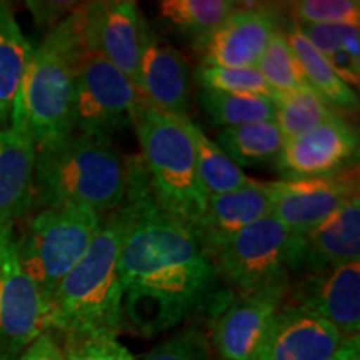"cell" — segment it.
Segmentation results:
<instances>
[{
    "label": "cell",
    "instance_id": "obj_1",
    "mask_svg": "<svg viewBox=\"0 0 360 360\" xmlns=\"http://www.w3.org/2000/svg\"><path fill=\"white\" fill-rule=\"evenodd\" d=\"M129 225L120 250L122 317L139 334L159 335L212 297L217 274L192 232L159 209L141 159L129 160Z\"/></svg>",
    "mask_w": 360,
    "mask_h": 360
},
{
    "label": "cell",
    "instance_id": "obj_2",
    "mask_svg": "<svg viewBox=\"0 0 360 360\" xmlns=\"http://www.w3.org/2000/svg\"><path fill=\"white\" fill-rule=\"evenodd\" d=\"M87 13L89 2L79 4L34 47L8 125L25 134L35 147L72 132L75 69L80 57L92 51Z\"/></svg>",
    "mask_w": 360,
    "mask_h": 360
},
{
    "label": "cell",
    "instance_id": "obj_3",
    "mask_svg": "<svg viewBox=\"0 0 360 360\" xmlns=\"http://www.w3.org/2000/svg\"><path fill=\"white\" fill-rule=\"evenodd\" d=\"M127 225L129 209L122 200L105 215L82 259L58 283L51 302L49 332L119 334L124 322L119 260Z\"/></svg>",
    "mask_w": 360,
    "mask_h": 360
},
{
    "label": "cell",
    "instance_id": "obj_4",
    "mask_svg": "<svg viewBox=\"0 0 360 360\" xmlns=\"http://www.w3.org/2000/svg\"><path fill=\"white\" fill-rule=\"evenodd\" d=\"M129 160L112 139L70 132L35 147L34 199L44 209L82 205L109 214L127 191Z\"/></svg>",
    "mask_w": 360,
    "mask_h": 360
},
{
    "label": "cell",
    "instance_id": "obj_5",
    "mask_svg": "<svg viewBox=\"0 0 360 360\" xmlns=\"http://www.w3.org/2000/svg\"><path fill=\"white\" fill-rule=\"evenodd\" d=\"M188 117H174L143 101L135 117L142 167L160 210L192 231L204 215L209 193L197 174Z\"/></svg>",
    "mask_w": 360,
    "mask_h": 360
},
{
    "label": "cell",
    "instance_id": "obj_6",
    "mask_svg": "<svg viewBox=\"0 0 360 360\" xmlns=\"http://www.w3.org/2000/svg\"><path fill=\"white\" fill-rule=\"evenodd\" d=\"M105 215L82 205L47 207L17 238L22 267L49 307L58 283L82 259Z\"/></svg>",
    "mask_w": 360,
    "mask_h": 360
},
{
    "label": "cell",
    "instance_id": "obj_7",
    "mask_svg": "<svg viewBox=\"0 0 360 360\" xmlns=\"http://www.w3.org/2000/svg\"><path fill=\"white\" fill-rule=\"evenodd\" d=\"M294 236L272 214L242 229L209 255L236 295L289 283Z\"/></svg>",
    "mask_w": 360,
    "mask_h": 360
},
{
    "label": "cell",
    "instance_id": "obj_8",
    "mask_svg": "<svg viewBox=\"0 0 360 360\" xmlns=\"http://www.w3.org/2000/svg\"><path fill=\"white\" fill-rule=\"evenodd\" d=\"M143 98L132 82L96 51H87L75 69L72 132L112 139L134 127Z\"/></svg>",
    "mask_w": 360,
    "mask_h": 360
},
{
    "label": "cell",
    "instance_id": "obj_9",
    "mask_svg": "<svg viewBox=\"0 0 360 360\" xmlns=\"http://www.w3.org/2000/svg\"><path fill=\"white\" fill-rule=\"evenodd\" d=\"M47 300L25 274L13 224L0 225V344L20 354L49 332Z\"/></svg>",
    "mask_w": 360,
    "mask_h": 360
},
{
    "label": "cell",
    "instance_id": "obj_10",
    "mask_svg": "<svg viewBox=\"0 0 360 360\" xmlns=\"http://www.w3.org/2000/svg\"><path fill=\"white\" fill-rule=\"evenodd\" d=\"M265 187L270 214L295 237L305 236L359 195V182L352 172L317 179H282L267 182Z\"/></svg>",
    "mask_w": 360,
    "mask_h": 360
},
{
    "label": "cell",
    "instance_id": "obj_11",
    "mask_svg": "<svg viewBox=\"0 0 360 360\" xmlns=\"http://www.w3.org/2000/svg\"><path fill=\"white\" fill-rule=\"evenodd\" d=\"M147 27L137 4L132 0L89 2L87 37L90 47L122 72L139 96Z\"/></svg>",
    "mask_w": 360,
    "mask_h": 360
},
{
    "label": "cell",
    "instance_id": "obj_12",
    "mask_svg": "<svg viewBox=\"0 0 360 360\" xmlns=\"http://www.w3.org/2000/svg\"><path fill=\"white\" fill-rule=\"evenodd\" d=\"M359 155V135L344 117L337 115L283 143L277 172L283 179H317L344 172Z\"/></svg>",
    "mask_w": 360,
    "mask_h": 360
},
{
    "label": "cell",
    "instance_id": "obj_13",
    "mask_svg": "<svg viewBox=\"0 0 360 360\" xmlns=\"http://www.w3.org/2000/svg\"><path fill=\"white\" fill-rule=\"evenodd\" d=\"M278 30V20L270 8L237 2V8L214 32L193 40L200 65L257 67L260 57Z\"/></svg>",
    "mask_w": 360,
    "mask_h": 360
},
{
    "label": "cell",
    "instance_id": "obj_14",
    "mask_svg": "<svg viewBox=\"0 0 360 360\" xmlns=\"http://www.w3.org/2000/svg\"><path fill=\"white\" fill-rule=\"evenodd\" d=\"M287 292L289 283H281L254 294L233 295L212 326V345L219 357L254 360Z\"/></svg>",
    "mask_w": 360,
    "mask_h": 360
},
{
    "label": "cell",
    "instance_id": "obj_15",
    "mask_svg": "<svg viewBox=\"0 0 360 360\" xmlns=\"http://www.w3.org/2000/svg\"><path fill=\"white\" fill-rule=\"evenodd\" d=\"M292 304L319 315L334 326L344 339L360 332V262L326 272L305 274L292 289Z\"/></svg>",
    "mask_w": 360,
    "mask_h": 360
},
{
    "label": "cell",
    "instance_id": "obj_16",
    "mask_svg": "<svg viewBox=\"0 0 360 360\" xmlns=\"http://www.w3.org/2000/svg\"><path fill=\"white\" fill-rule=\"evenodd\" d=\"M342 342L340 332L319 315L283 304L254 360H332Z\"/></svg>",
    "mask_w": 360,
    "mask_h": 360
},
{
    "label": "cell",
    "instance_id": "obj_17",
    "mask_svg": "<svg viewBox=\"0 0 360 360\" xmlns=\"http://www.w3.org/2000/svg\"><path fill=\"white\" fill-rule=\"evenodd\" d=\"M359 259L360 199L355 195L305 236H294L290 272H326Z\"/></svg>",
    "mask_w": 360,
    "mask_h": 360
},
{
    "label": "cell",
    "instance_id": "obj_18",
    "mask_svg": "<svg viewBox=\"0 0 360 360\" xmlns=\"http://www.w3.org/2000/svg\"><path fill=\"white\" fill-rule=\"evenodd\" d=\"M192 70L174 45L147 27L141 62V96L157 110L174 117H188Z\"/></svg>",
    "mask_w": 360,
    "mask_h": 360
},
{
    "label": "cell",
    "instance_id": "obj_19",
    "mask_svg": "<svg viewBox=\"0 0 360 360\" xmlns=\"http://www.w3.org/2000/svg\"><path fill=\"white\" fill-rule=\"evenodd\" d=\"M270 215V199L265 184L252 180L233 192L209 195L207 209L193 233L207 254H212L242 229Z\"/></svg>",
    "mask_w": 360,
    "mask_h": 360
},
{
    "label": "cell",
    "instance_id": "obj_20",
    "mask_svg": "<svg viewBox=\"0 0 360 360\" xmlns=\"http://www.w3.org/2000/svg\"><path fill=\"white\" fill-rule=\"evenodd\" d=\"M35 146L20 130L0 127V225L24 217L34 204Z\"/></svg>",
    "mask_w": 360,
    "mask_h": 360
},
{
    "label": "cell",
    "instance_id": "obj_21",
    "mask_svg": "<svg viewBox=\"0 0 360 360\" xmlns=\"http://www.w3.org/2000/svg\"><path fill=\"white\" fill-rule=\"evenodd\" d=\"M34 47L22 32L11 4L0 2V127L11 115Z\"/></svg>",
    "mask_w": 360,
    "mask_h": 360
},
{
    "label": "cell",
    "instance_id": "obj_22",
    "mask_svg": "<svg viewBox=\"0 0 360 360\" xmlns=\"http://www.w3.org/2000/svg\"><path fill=\"white\" fill-rule=\"evenodd\" d=\"M292 52L299 62L305 82L326 101L328 105L339 107L344 110H357L359 98L354 89L342 80L337 72L328 64L326 56H322L300 32L299 27L292 24L285 32Z\"/></svg>",
    "mask_w": 360,
    "mask_h": 360
},
{
    "label": "cell",
    "instance_id": "obj_23",
    "mask_svg": "<svg viewBox=\"0 0 360 360\" xmlns=\"http://www.w3.org/2000/svg\"><path fill=\"white\" fill-rule=\"evenodd\" d=\"M217 143L242 169L276 160L285 139L278 130L276 120H265L240 127L222 129L217 135Z\"/></svg>",
    "mask_w": 360,
    "mask_h": 360
},
{
    "label": "cell",
    "instance_id": "obj_24",
    "mask_svg": "<svg viewBox=\"0 0 360 360\" xmlns=\"http://www.w3.org/2000/svg\"><path fill=\"white\" fill-rule=\"evenodd\" d=\"M188 130L195 146L197 174L209 195L233 192L254 180L225 154L217 142L207 137L199 124L188 120Z\"/></svg>",
    "mask_w": 360,
    "mask_h": 360
},
{
    "label": "cell",
    "instance_id": "obj_25",
    "mask_svg": "<svg viewBox=\"0 0 360 360\" xmlns=\"http://www.w3.org/2000/svg\"><path fill=\"white\" fill-rule=\"evenodd\" d=\"M272 98L276 103L274 120L285 142L339 115L334 107L328 105L310 85H304L292 92L276 94Z\"/></svg>",
    "mask_w": 360,
    "mask_h": 360
},
{
    "label": "cell",
    "instance_id": "obj_26",
    "mask_svg": "<svg viewBox=\"0 0 360 360\" xmlns=\"http://www.w3.org/2000/svg\"><path fill=\"white\" fill-rule=\"evenodd\" d=\"M199 103L212 125L224 129L240 127L276 119V103L267 96L202 92Z\"/></svg>",
    "mask_w": 360,
    "mask_h": 360
},
{
    "label": "cell",
    "instance_id": "obj_27",
    "mask_svg": "<svg viewBox=\"0 0 360 360\" xmlns=\"http://www.w3.org/2000/svg\"><path fill=\"white\" fill-rule=\"evenodd\" d=\"M237 8L232 0H162L159 13L165 24L199 40L214 32ZM192 40V42H193Z\"/></svg>",
    "mask_w": 360,
    "mask_h": 360
},
{
    "label": "cell",
    "instance_id": "obj_28",
    "mask_svg": "<svg viewBox=\"0 0 360 360\" xmlns=\"http://www.w3.org/2000/svg\"><path fill=\"white\" fill-rule=\"evenodd\" d=\"M257 69L272 96L292 92V90L309 85L305 82L302 70H300L289 42H287L285 32L281 29L270 39L264 56L260 57Z\"/></svg>",
    "mask_w": 360,
    "mask_h": 360
},
{
    "label": "cell",
    "instance_id": "obj_29",
    "mask_svg": "<svg viewBox=\"0 0 360 360\" xmlns=\"http://www.w3.org/2000/svg\"><path fill=\"white\" fill-rule=\"evenodd\" d=\"M193 75L205 92L272 97V92L265 84L257 67L231 69V67L199 65Z\"/></svg>",
    "mask_w": 360,
    "mask_h": 360
},
{
    "label": "cell",
    "instance_id": "obj_30",
    "mask_svg": "<svg viewBox=\"0 0 360 360\" xmlns=\"http://www.w3.org/2000/svg\"><path fill=\"white\" fill-rule=\"evenodd\" d=\"M294 24L359 25V0H297L289 4Z\"/></svg>",
    "mask_w": 360,
    "mask_h": 360
},
{
    "label": "cell",
    "instance_id": "obj_31",
    "mask_svg": "<svg viewBox=\"0 0 360 360\" xmlns=\"http://www.w3.org/2000/svg\"><path fill=\"white\" fill-rule=\"evenodd\" d=\"M67 360H135L132 352L117 335H64Z\"/></svg>",
    "mask_w": 360,
    "mask_h": 360
},
{
    "label": "cell",
    "instance_id": "obj_32",
    "mask_svg": "<svg viewBox=\"0 0 360 360\" xmlns=\"http://www.w3.org/2000/svg\"><path fill=\"white\" fill-rule=\"evenodd\" d=\"M304 37L317 49L322 56L344 51L350 57L360 60V32L359 25H310L295 24Z\"/></svg>",
    "mask_w": 360,
    "mask_h": 360
},
{
    "label": "cell",
    "instance_id": "obj_33",
    "mask_svg": "<svg viewBox=\"0 0 360 360\" xmlns=\"http://www.w3.org/2000/svg\"><path fill=\"white\" fill-rule=\"evenodd\" d=\"M143 360H210L209 344L199 328H187L152 349Z\"/></svg>",
    "mask_w": 360,
    "mask_h": 360
},
{
    "label": "cell",
    "instance_id": "obj_34",
    "mask_svg": "<svg viewBox=\"0 0 360 360\" xmlns=\"http://www.w3.org/2000/svg\"><path fill=\"white\" fill-rule=\"evenodd\" d=\"M34 20L40 27H56L62 19L79 6L77 2H27Z\"/></svg>",
    "mask_w": 360,
    "mask_h": 360
},
{
    "label": "cell",
    "instance_id": "obj_35",
    "mask_svg": "<svg viewBox=\"0 0 360 360\" xmlns=\"http://www.w3.org/2000/svg\"><path fill=\"white\" fill-rule=\"evenodd\" d=\"M17 360H67L58 342L51 332L37 337L32 344L22 350Z\"/></svg>",
    "mask_w": 360,
    "mask_h": 360
},
{
    "label": "cell",
    "instance_id": "obj_36",
    "mask_svg": "<svg viewBox=\"0 0 360 360\" xmlns=\"http://www.w3.org/2000/svg\"><path fill=\"white\" fill-rule=\"evenodd\" d=\"M328 64L337 72V75L349 85L350 89L359 87L360 84V60L350 57L347 52L337 51L326 56Z\"/></svg>",
    "mask_w": 360,
    "mask_h": 360
},
{
    "label": "cell",
    "instance_id": "obj_37",
    "mask_svg": "<svg viewBox=\"0 0 360 360\" xmlns=\"http://www.w3.org/2000/svg\"><path fill=\"white\" fill-rule=\"evenodd\" d=\"M332 360H360V342L359 337L352 339H344L342 345L337 350Z\"/></svg>",
    "mask_w": 360,
    "mask_h": 360
},
{
    "label": "cell",
    "instance_id": "obj_38",
    "mask_svg": "<svg viewBox=\"0 0 360 360\" xmlns=\"http://www.w3.org/2000/svg\"><path fill=\"white\" fill-rule=\"evenodd\" d=\"M19 355L20 354L13 352V350L6 347L4 344H0V360H17L19 359Z\"/></svg>",
    "mask_w": 360,
    "mask_h": 360
}]
</instances>
